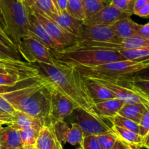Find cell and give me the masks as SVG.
I'll list each match as a JSON object with an SVG mask.
<instances>
[{"mask_svg": "<svg viewBox=\"0 0 149 149\" xmlns=\"http://www.w3.org/2000/svg\"><path fill=\"white\" fill-rule=\"evenodd\" d=\"M33 66L40 74L71 99L79 108L93 112L95 105L86 85L85 79L73 66L57 61L55 65L36 63Z\"/></svg>", "mask_w": 149, "mask_h": 149, "instance_id": "obj_1", "label": "cell"}, {"mask_svg": "<svg viewBox=\"0 0 149 149\" xmlns=\"http://www.w3.org/2000/svg\"><path fill=\"white\" fill-rule=\"evenodd\" d=\"M1 95L13 105L15 110L43 119L47 126L52 127L49 118V83L42 75L29 86Z\"/></svg>", "mask_w": 149, "mask_h": 149, "instance_id": "obj_2", "label": "cell"}, {"mask_svg": "<svg viewBox=\"0 0 149 149\" xmlns=\"http://www.w3.org/2000/svg\"><path fill=\"white\" fill-rule=\"evenodd\" d=\"M149 66V58L146 60H122L93 67H74L82 77L117 82L134 75ZM74 67V66H73Z\"/></svg>", "mask_w": 149, "mask_h": 149, "instance_id": "obj_3", "label": "cell"}, {"mask_svg": "<svg viewBox=\"0 0 149 149\" xmlns=\"http://www.w3.org/2000/svg\"><path fill=\"white\" fill-rule=\"evenodd\" d=\"M55 61L74 67H93L112 61L125 60L119 51L96 49L90 48H77L54 52Z\"/></svg>", "mask_w": 149, "mask_h": 149, "instance_id": "obj_4", "label": "cell"}, {"mask_svg": "<svg viewBox=\"0 0 149 149\" xmlns=\"http://www.w3.org/2000/svg\"><path fill=\"white\" fill-rule=\"evenodd\" d=\"M6 34L17 48L22 38L29 34V9L22 0H0Z\"/></svg>", "mask_w": 149, "mask_h": 149, "instance_id": "obj_5", "label": "cell"}, {"mask_svg": "<svg viewBox=\"0 0 149 149\" xmlns=\"http://www.w3.org/2000/svg\"><path fill=\"white\" fill-rule=\"evenodd\" d=\"M17 49L21 58L31 64L44 63L55 65L57 63L54 58L53 51L31 35L20 39Z\"/></svg>", "mask_w": 149, "mask_h": 149, "instance_id": "obj_6", "label": "cell"}, {"mask_svg": "<svg viewBox=\"0 0 149 149\" xmlns=\"http://www.w3.org/2000/svg\"><path fill=\"white\" fill-rule=\"evenodd\" d=\"M70 122L75 123L80 127L84 136H98L111 131L112 125H109L104 119L93 112H87L81 108L76 109L71 115Z\"/></svg>", "mask_w": 149, "mask_h": 149, "instance_id": "obj_7", "label": "cell"}, {"mask_svg": "<svg viewBox=\"0 0 149 149\" xmlns=\"http://www.w3.org/2000/svg\"><path fill=\"white\" fill-rule=\"evenodd\" d=\"M30 11L34 15L38 21L46 29L49 35L53 38L55 42L64 48V50L68 49L77 43V37L65 32L59 25L57 24L49 16L45 15L36 7H31Z\"/></svg>", "mask_w": 149, "mask_h": 149, "instance_id": "obj_8", "label": "cell"}, {"mask_svg": "<svg viewBox=\"0 0 149 149\" xmlns=\"http://www.w3.org/2000/svg\"><path fill=\"white\" fill-rule=\"evenodd\" d=\"M49 83L50 89L49 118L52 125L56 121H63L79 108L50 82Z\"/></svg>", "mask_w": 149, "mask_h": 149, "instance_id": "obj_9", "label": "cell"}, {"mask_svg": "<svg viewBox=\"0 0 149 149\" xmlns=\"http://www.w3.org/2000/svg\"><path fill=\"white\" fill-rule=\"evenodd\" d=\"M77 42L83 41L119 42V39L113 32L111 26L89 25L83 23L77 36Z\"/></svg>", "mask_w": 149, "mask_h": 149, "instance_id": "obj_10", "label": "cell"}, {"mask_svg": "<svg viewBox=\"0 0 149 149\" xmlns=\"http://www.w3.org/2000/svg\"><path fill=\"white\" fill-rule=\"evenodd\" d=\"M57 138L61 143H69L71 145H81L84 138L81 129L77 124L73 123L71 127L65 121H58L52 125Z\"/></svg>", "mask_w": 149, "mask_h": 149, "instance_id": "obj_11", "label": "cell"}, {"mask_svg": "<svg viewBox=\"0 0 149 149\" xmlns=\"http://www.w3.org/2000/svg\"><path fill=\"white\" fill-rule=\"evenodd\" d=\"M90 79V78H89ZM103 86L107 88L114 95L116 99L122 100L124 103H143L144 105H149V102L135 93L130 89L122 86L113 81L100 79H93Z\"/></svg>", "mask_w": 149, "mask_h": 149, "instance_id": "obj_12", "label": "cell"}, {"mask_svg": "<svg viewBox=\"0 0 149 149\" xmlns=\"http://www.w3.org/2000/svg\"><path fill=\"white\" fill-rule=\"evenodd\" d=\"M29 32L31 36L33 37L35 39L46 45L51 51L54 52H61L64 51V48L54 40L53 38L48 34L46 29L38 21L34 15L30 11V10H29Z\"/></svg>", "mask_w": 149, "mask_h": 149, "instance_id": "obj_13", "label": "cell"}, {"mask_svg": "<svg viewBox=\"0 0 149 149\" xmlns=\"http://www.w3.org/2000/svg\"><path fill=\"white\" fill-rule=\"evenodd\" d=\"M127 16H131V15L121 11L111 4H110L107 7H104L101 10L97 12L94 15L87 19L84 23L89 25L111 26L116 20L122 18L127 17Z\"/></svg>", "mask_w": 149, "mask_h": 149, "instance_id": "obj_14", "label": "cell"}, {"mask_svg": "<svg viewBox=\"0 0 149 149\" xmlns=\"http://www.w3.org/2000/svg\"><path fill=\"white\" fill-rule=\"evenodd\" d=\"M10 125L17 130L32 128L40 131L42 127L47 124L43 119L15 110L12 115V122Z\"/></svg>", "mask_w": 149, "mask_h": 149, "instance_id": "obj_15", "label": "cell"}, {"mask_svg": "<svg viewBox=\"0 0 149 149\" xmlns=\"http://www.w3.org/2000/svg\"><path fill=\"white\" fill-rule=\"evenodd\" d=\"M63 30L74 36H78L80 29L84 22L74 18L70 15L66 11H61L60 13L51 15L49 16Z\"/></svg>", "mask_w": 149, "mask_h": 149, "instance_id": "obj_16", "label": "cell"}, {"mask_svg": "<svg viewBox=\"0 0 149 149\" xmlns=\"http://www.w3.org/2000/svg\"><path fill=\"white\" fill-rule=\"evenodd\" d=\"M113 32L119 39H127L138 35L141 24L132 20L130 16L122 18L111 25Z\"/></svg>", "mask_w": 149, "mask_h": 149, "instance_id": "obj_17", "label": "cell"}, {"mask_svg": "<svg viewBox=\"0 0 149 149\" xmlns=\"http://www.w3.org/2000/svg\"><path fill=\"white\" fill-rule=\"evenodd\" d=\"M124 102L116 98L103 101L93 105V110L96 115L104 119H110L116 115L123 106Z\"/></svg>", "mask_w": 149, "mask_h": 149, "instance_id": "obj_18", "label": "cell"}, {"mask_svg": "<svg viewBox=\"0 0 149 149\" xmlns=\"http://www.w3.org/2000/svg\"><path fill=\"white\" fill-rule=\"evenodd\" d=\"M0 146L1 149H21L23 148L19 131L10 124L0 129Z\"/></svg>", "mask_w": 149, "mask_h": 149, "instance_id": "obj_19", "label": "cell"}, {"mask_svg": "<svg viewBox=\"0 0 149 149\" xmlns=\"http://www.w3.org/2000/svg\"><path fill=\"white\" fill-rule=\"evenodd\" d=\"M35 147L36 149H63L52 127L49 126H44L40 130Z\"/></svg>", "mask_w": 149, "mask_h": 149, "instance_id": "obj_20", "label": "cell"}, {"mask_svg": "<svg viewBox=\"0 0 149 149\" xmlns=\"http://www.w3.org/2000/svg\"><path fill=\"white\" fill-rule=\"evenodd\" d=\"M84 79H85L86 85H87L89 93L94 104L116 98L109 89H108L100 83H97V81L93 79L85 78V77Z\"/></svg>", "mask_w": 149, "mask_h": 149, "instance_id": "obj_21", "label": "cell"}, {"mask_svg": "<svg viewBox=\"0 0 149 149\" xmlns=\"http://www.w3.org/2000/svg\"><path fill=\"white\" fill-rule=\"evenodd\" d=\"M116 83L129 88L149 102V80L130 76Z\"/></svg>", "mask_w": 149, "mask_h": 149, "instance_id": "obj_22", "label": "cell"}, {"mask_svg": "<svg viewBox=\"0 0 149 149\" xmlns=\"http://www.w3.org/2000/svg\"><path fill=\"white\" fill-rule=\"evenodd\" d=\"M111 130L119 139L130 145L132 148H142L143 144V137L138 133L117 126L112 125Z\"/></svg>", "mask_w": 149, "mask_h": 149, "instance_id": "obj_23", "label": "cell"}, {"mask_svg": "<svg viewBox=\"0 0 149 149\" xmlns=\"http://www.w3.org/2000/svg\"><path fill=\"white\" fill-rule=\"evenodd\" d=\"M146 105H148L143 103H125L119 110L118 115L139 124L146 109Z\"/></svg>", "mask_w": 149, "mask_h": 149, "instance_id": "obj_24", "label": "cell"}, {"mask_svg": "<svg viewBox=\"0 0 149 149\" xmlns=\"http://www.w3.org/2000/svg\"><path fill=\"white\" fill-rule=\"evenodd\" d=\"M66 12L74 17L83 22L87 20L82 0H67Z\"/></svg>", "mask_w": 149, "mask_h": 149, "instance_id": "obj_25", "label": "cell"}, {"mask_svg": "<svg viewBox=\"0 0 149 149\" xmlns=\"http://www.w3.org/2000/svg\"><path fill=\"white\" fill-rule=\"evenodd\" d=\"M82 1L87 19L111 4V0H82Z\"/></svg>", "mask_w": 149, "mask_h": 149, "instance_id": "obj_26", "label": "cell"}, {"mask_svg": "<svg viewBox=\"0 0 149 149\" xmlns=\"http://www.w3.org/2000/svg\"><path fill=\"white\" fill-rule=\"evenodd\" d=\"M119 52L125 60L140 61V60H146L149 58V46L134 48V49L122 50Z\"/></svg>", "mask_w": 149, "mask_h": 149, "instance_id": "obj_27", "label": "cell"}, {"mask_svg": "<svg viewBox=\"0 0 149 149\" xmlns=\"http://www.w3.org/2000/svg\"><path fill=\"white\" fill-rule=\"evenodd\" d=\"M20 140L23 148L35 147L39 131L32 128L19 129Z\"/></svg>", "mask_w": 149, "mask_h": 149, "instance_id": "obj_28", "label": "cell"}, {"mask_svg": "<svg viewBox=\"0 0 149 149\" xmlns=\"http://www.w3.org/2000/svg\"><path fill=\"white\" fill-rule=\"evenodd\" d=\"M33 7H36L47 16H50L51 15L61 11L55 0H36V2Z\"/></svg>", "mask_w": 149, "mask_h": 149, "instance_id": "obj_29", "label": "cell"}, {"mask_svg": "<svg viewBox=\"0 0 149 149\" xmlns=\"http://www.w3.org/2000/svg\"><path fill=\"white\" fill-rule=\"evenodd\" d=\"M109 120L111 122L112 125L117 126V127H122V128L130 130V131H135V132L139 134V125H138V124L125 118V117L117 114Z\"/></svg>", "mask_w": 149, "mask_h": 149, "instance_id": "obj_30", "label": "cell"}, {"mask_svg": "<svg viewBox=\"0 0 149 149\" xmlns=\"http://www.w3.org/2000/svg\"><path fill=\"white\" fill-rule=\"evenodd\" d=\"M41 77H42V75L39 74V75L28 77V78L24 79L23 80L19 82L17 84L13 85V86H0V94L9 93V92L17 90V89H22V88L29 86L30 84H31V83H34L35 81L39 80Z\"/></svg>", "mask_w": 149, "mask_h": 149, "instance_id": "obj_31", "label": "cell"}, {"mask_svg": "<svg viewBox=\"0 0 149 149\" xmlns=\"http://www.w3.org/2000/svg\"><path fill=\"white\" fill-rule=\"evenodd\" d=\"M28 77H31L17 73H0V86H13Z\"/></svg>", "mask_w": 149, "mask_h": 149, "instance_id": "obj_32", "label": "cell"}, {"mask_svg": "<svg viewBox=\"0 0 149 149\" xmlns=\"http://www.w3.org/2000/svg\"><path fill=\"white\" fill-rule=\"evenodd\" d=\"M97 138L102 149H111L118 140L117 136L112 130L97 136Z\"/></svg>", "mask_w": 149, "mask_h": 149, "instance_id": "obj_33", "label": "cell"}, {"mask_svg": "<svg viewBox=\"0 0 149 149\" xmlns=\"http://www.w3.org/2000/svg\"><path fill=\"white\" fill-rule=\"evenodd\" d=\"M135 0H111V4L119 10L129 13L132 15L133 14V7Z\"/></svg>", "mask_w": 149, "mask_h": 149, "instance_id": "obj_34", "label": "cell"}, {"mask_svg": "<svg viewBox=\"0 0 149 149\" xmlns=\"http://www.w3.org/2000/svg\"><path fill=\"white\" fill-rule=\"evenodd\" d=\"M0 58L23 61L18 51L10 49L0 42Z\"/></svg>", "mask_w": 149, "mask_h": 149, "instance_id": "obj_35", "label": "cell"}, {"mask_svg": "<svg viewBox=\"0 0 149 149\" xmlns=\"http://www.w3.org/2000/svg\"><path fill=\"white\" fill-rule=\"evenodd\" d=\"M81 146L83 149H102L97 136L95 135L84 136Z\"/></svg>", "mask_w": 149, "mask_h": 149, "instance_id": "obj_36", "label": "cell"}, {"mask_svg": "<svg viewBox=\"0 0 149 149\" xmlns=\"http://www.w3.org/2000/svg\"><path fill=\"white\" fill-rule=\"evenodd\" d=\"M138 125L139 134L144 137L149 131V105H146V109Z\"/></svg>", "mask_w": 149, "mask_h": 149, "instance_id": "obj_37", "label": "cell"}, {"mask_svg": "<svg viewBox=\"0 0 149 149\" xmlns=\"http://www.w3.org/2000/svg\"><path fill=\"white\" fill-rule=\"evenodd\" d=\"M0 110L6 112V113L10 114L11 115L15 110L13 105L1 94H0Z\"/></svg>", "mask_w": 149, "mask_h": 149, "instance_id": "obj_38", "label": "cell"}, {"mask_svg": "<svg viewBox=\"0 0 149 149\" xmlns=\"http://www.w3.org/2000/svg\"><path fill=\"white\" fill-rule=\"evenodd\" d=\"M0 42L5 45V46H7V48H10V49L17 51V49L15 45L13 44L11 39L8 37V36L1 29H0Z\"/></svg>", "mask_w": 149, "mask_h": 149, "instance_id": "obj_39", "label": "cell"}, {"mask_svg": "<svg viewBox=\"0 0 149 149\" xmlns=\"http://www.w3.org/2000/svg\"><path fill=\"white\" fill-rule=\"evenodd\" d=\"M134 15L139 16L141 18H149V2L146 4L145 5L143 6L141 9L138 10Z\"/></svg>", "mask_w": 149, "mask_h": 149, "instance_id": "obj_40", "label": "cell"}, {"mask_svg": "<svg viewBox=\"0 0 149 149\" xmlns=\"http://www.w3.org/2000/svg\"><path fill=\"white\" fill-rule=\"evenodd\" d=\"M138 35L142 37L149 39V23H146L144 25L141 24L138 32Z\"/></svg>", "mask_w": 149, "mask_h": 149, "instance_id": "obj_41", "label": "cell"}, {"mask_svg": "<svg viewBox=\"0 0 149 149\" xmlns=\"http://www.w3.org/2000/svg\"><path fill=\"white\" fill-rule=\"evenodd\" d=\"M133 77H137V78L143 79V80H149V66L147 67L146 68L143 69L141 71L138 72L136 74L132 75Z\"/></svg>", "mask_w": 149, "mask_h": 149, "instance_id": "obj_42", "label": "cell"}, {"mask_svg": "<svg viewBox=\"0 0 149 149\" xmlns=\"http://www.w3.org/2000/svg\"><path fill=\"white\" fill-rule=\"evenodd\" d=\"M132 146L127 144L126 143H125L122 140H121L120 139L118 138L115 144L113 145V147L111 149H132Z\"/></svg>", "mask_w": 149, "mask_h": 149, "instance_id": "obj_43", "label": "cell"}, {"mask_svg": "<svg viewBox=\"0 0 149 149\" xmlns=\"http://www.w3.org/2000/svg\"><path fill=\"white\" fill-rule=\"evenodd\" d=\"M0 121L4 124H10L12 122V115L0 110Z\"/></svg>", "mask_w": 149, "mask_h": 149, "instance_id": "obj_44", "label": "cell"}, {"mask_svg": "<svg viewBox=\"0 0 149 149\" xmlns=\"http://www.w3.org/2000/svg\"><path fill=\"white\" fill-rule=\"evenodd\" d=\"M149 2V0H135L133 7V14H135L139 9H141L143 6Z\"/></svg>", "mask_w": 149, "mask_h": 149, "instance_id": "obj_45", "label": "cell"}, {"mask_svg": "<svg viewBox=\"0 0 149 149\" xmlns=\"http://www.w3.org/2000/svg\"><path fill=\"white\" fill-rule=\"evenodd\" d=\"M58 7L61 11H66L67 0H55Z\"/></svg>", "mask_w": 149, "mask_h": 149, "instance_id": "obj_46", "label": "cell"}, {"mask_svg": "<svg viewBox=\"0 0 149 149\" xmlns=\"http://www.w3.org/2000/svg\"><path fill=\"white\" fill-rule=\"evenodd\" d=\"M0 29L6 34V29H5V24H4V18H3L2 13H1V7H0Z\"/></svg>", "mask_w": 149, "mask_h": 149, "instance_id": "obj_47", "label": "cell"}, {"mask_svg": "<svg viewBox=\"0 0 149 149\" xmlns=\"http://www.w3.org/2000/svg\"><path fill=\"white\" fill-rule=\"evenodd\" d=\"M0 73H17V74H20V73L14 71V70H10V69L4 68V67H0ZM23 75H26V74H23ZM29 77H31V76H29Z\"/></svg>", "mask_w": 149, "mask_h": 149, "instance_id": "obj_48", "label": "cell"}, {"mask_svg": "<svg viewBox=\"0 0 149 149\" xmlns=\"http://www.w3.org/2000/svg\"><path fill=\"white\" fill-rule=\"evenodd\" d=\"M143 147L149 149V131L147 133L146 135L143 137Z\"/></svg>", "mask_w": 149, "mask_h": 149, "instance_id": "obj_49", "label": "cell"}, {"mask_svg": "<svg viewBox=\"0 0 149 149\" xmlns=\"http://www.w3.org/2000/svg\"><path fill=\"white\" fill-rule=\"evenodd\" d=\"M21 149H36V147H26V148H22Z\"/></svg>", "mask_w": 149, "mask_h": 149, "instance_id": "obj_50", "label": "cell"}, {"mask_svg": "<svg viewBox=\"0 0 149 149\" xmlns=\"http://www.w3.org/2000/svg\"><path fill=\"white\" fill-rule=\"evenodd\" d=\"M3 125H4V124H0V129H1V127H3Z\"/></svg>", "mask_w": 149, "mask_h": 149, "instance_id": "obj_51", "label": "cell"}, {"mask_svg": "<svg viewBox=\"0 0 149 149\" xmlns=\"http://www.w3.org/2000/svg\"><path fill=\"white\" fill-rule=\"evenodd\" d=\"M77 149H83V148H81V145H80V146H79V148H77Z\"/></svg>", "mask_w": 149, "mask_h": 149, "instance_id": "obj_52", "label": "cell"}, {"mask_svg": "<svg viewBox=\"0 0 149 149\" xmlns=\"http://www.w3.org/2000/svg\"><path fill=\"white\" fill-rule=\"evenodd\" d=\"M0 124H4V123L3 122H1V121H0Z\"/></svg>", "mask_w": 149, "mask_h": 149, "instance_id": "obj_53", "label": "cell"}, {"mask_svg": "<svg viewBox=\"0 0 149 149\" xmlns=\"http://www.w3.org/2000/svg\"><path fill=\"white\" fill-rule=\"evenodd\" d=\"M132 149H138V148H132Z\"/></svg>", "mask_w": 149, "mask_h": 149, "instance_id": "obj_54", "label": "cell"}, {"mask_svg": "<svg viewBox=\"0 0 149 149\" xmlns=\"http://www.w3.org/2000/svg\"><path fill=\"white\" fill-rule=\"evenodd\" d=\"M22 1H25V0H22Z\"/></svg>", "mask_w": 149, "mask_h": 149, "instance_id": "obj_55", "label": "cell"}, {"mask_svg": "<svg viewBox=\"0 0 149 149\" xmlns=\"http://www.w3.org/2000/svg\"><path fill=\"white\" fill-rule=\"evenodd\" d=\"M0 149H1V146H0Z\"/></svg>", "mask_w": 149, "mask_h": 149, "instance_id": "obj_56", "label": "cell"}, {"mask_svg": "<svg viewBox=\"0 0 149 149\" xmlns=\"http://www.w3.org/2000/svg\"></svg>", "mask_w": 149, "mask_h": 149, "instance_id": "obj_57", "label": "cell"}, {"mask_svg": "<svg viewBox=\"0 0 149 149\" xmlns=\"http://www.w3.org/2000/svg\"></svg>", "mask_w": 149, "mask_h": 149, "instance_id": "obj_58", "label": "cell"}]
</instances>
